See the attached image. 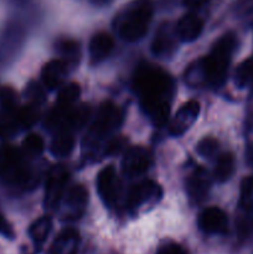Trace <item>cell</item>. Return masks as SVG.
<instances>
[{
  "mask_svg": "<svg viewBox=\"0 0 253 254\" xmlns=\"http://www.w3.org/2000/svg\"><path fill=\"white\" fill-rule=\"evenodd\" d=\"M163 195L160 186L151 180L141 181L130 189L128 193V206L130 210H138L150 201H158Z\"/></svg>",
  "mask_w": 253,
  "mask_h": 254,
  "instance_id": "5",
  "label": "cell"
},
{
  "mask_svg": "<svg viewBox=\"0 0 253 254\" xmlns=\"http://www.w3.org/2000/svg\"><path fill=\"white\" fill-rule=\"evenodd\" d=\"M236 35L233 32H227L213 44L210 54L203 57L207 82L212 86L220 87L226 81L228 64L236 49Z\"/></svg>",
  "mask_w": 253,
  "mask_h": 254,
  "instance_id": "3",
  "label": "cell"
},
{
  "mask_svg": "<svg viewBox=\"0 0 253 254\" xmlns=\"http://www.w3.org/2000/svg\"><path fill=\"white\" fill-rule=\"evenodd\" d=\"M0 103H1L4 111H6L7 113H12L17 103V96L14 89L7 86L1 87L0 88Z\"/></svg>",
  "mask_w": 253,
  "mask_h": 254,
  "instance_id": "28",
  "label": "cell"
},
{
  "mask_svg": "<svg viewBox=\"0 0 253 254\" xmlns=\"http://www.w3.org/2000/svg\"><path fill=\"white\" fill-rule=\"evenodd\" d=\"M241 205L246 208L253 206V176H247L241 183Z\"/></svg>",
  "mask_w": 253,
  "mask_h": 254,
  "instance_id": "27",
  "label": "cell"
},
{
  "mask_svg": "<svg viewBox=\"0 0 253 254\" xmlns=\"http://www.w3.org/2000/svg\"><path fill=\"white\" fill-rule=\"evenodd\" d=\"M0 235L6 238H14V230L10 226V223L5 220L4 216L0 215Z\"/></svg>",
  "mask_w": 253,
  "mask_h": 254,
  "instance_id": "33",
  "label": "cell"
},
{
  "mask_svg": "<svg viewBox=\"0 0 253 254\" xmlns=\"http://www.w3.org/2000/svg\"><path fill=\"white\" fill-rule=\"evenodd\" d=\"M150 165V155L148 150L141 146H135L126 151L123 158L122 168L128 176H139L145 173Z\"/></svg>",
  "mask_w": 253,
  "mask_h": 254,
  "instance_id": "9",
  "label": "cell"
},
{
  "mask_svg": "<svg viewBox=\"0 0 253 254\" xmlns=\"http://www.w3.org/2000/svg\"><path fill=\"white\" fill-rule=\"evenodd\" d=\"M89 117V107L82 104L76 109H69L68 118H67V126L73 128H82Z\"/></svg>",
  "mask_w": 253,
  "mask_h": 254,
  "instance_id": "24",
  "label": "cell"
},
{
  "mask_svg": "<svg viewBox=\"0 0 253 254\" xmlns=\"http://www.w3.org/2000/svg\"><path fill=\"white\" fill-rule=\"evenodd\" d=\"M198 113H200V104L196 101H189L179 108L176 112L175 117L171 121L169 131L174 136L183 135L185 131L191 128L193 123L197 119Z\"/></svg>",
  "mask_w": 253,
  "mask_h": 254,
  "instance_id": "6",
  "label": "cell"
},
{
  "mask_svg": "<svg viewBox=\"0 0 253 254\" xmlns=\"http://www.w3.org/2000/svg\"><path fill=\"white\" fill-rule=\"evenodd\" d=\"M122 112L112 102H103L97 112V118L92 127V134L94 136H103L116 130L122 123Z\"/></svg>",
  "mask_w": 253,
  "mask_h": 254,
  "instance_id": "4",
  "label": "cell"
},
{
  "mask_svg": "<svg viewBox=\"0 0 253 254\" xmlns=\"http://www.w3.org/2000/svg\"><path fill=\"white\" fill-rule=\"evenodd\" d=\"M57 49L61 52L62 56L67 59V64H68L69 61L76 62L79 56V45L76 41H72V40H63V41L59 42Z\"/></svg>",
  "mask_w": 253,
  "mask_h": 254,
  "instance_id": "26",
  "label": "cell"
},
{
  "mask_svg": "<svg viewBox=\"0 0 253 254\" xmlns=\"http://www.w3.org/2000/svg\"><path fill=\"white\" fill-rule=\"evenodd\" d=\"M40 117V106L30 102L27 106L17 112V123L24 128H30L37 122Z\"/></svg>",
  "mask_w": 253,
  "mask_h": 254,
  "instance_id": "23",
  "label": "cell"
},
{
  "mask_svg": "<svg viewBox=\"0 0 253 254\" xmlns=\"http://www.w3.org/2000/svg\"><path fill=\"white\" fill-rule=\"evenodd\" d=\"M253 77V59L242 62L236 71V83L240 87L246 86Z\"/></svg>",
  "mask_w": 253,
  "mask_h": 254,
  "instance_id": "29",
  "label": "cell"
},
{
  "mask_svg": "<svg viewBox=\"0 0 253 254\" xmlns=\"http://www.w3.org/2000/svg\"><path fill=\"white\" fill-rule=\"evenodd\" d=\"M210 189V181L207 175L203 171H197L193 174L188 181L189 195L195 201H201L208 192Z\"/></svg>",
  "mask_w": 253,
  "mask_h": 254,
  "instance_id": "18",
  "label": "cell"
},
{
  "mask_svg": "<svg viewBox=\"0 0 253 254\" xmlns=\"http://www.w3.org/2000/svg\"><path fill=\"white\" fill-rule=\"evenodd\" d=\"M185 81L190 86H200V84L207 82V73H206L203 59L198 60L192 66L189 67L188 72L185 73Z\"/></svg>",
  "mask_w": 253,
  "mask_h": 254,
  "instance_id": "21",
  "label": "cell"
},
{
  "mask_svg": "<svg viewBox=\"0 0 253 254\" xmlns=\"http://www.w3.org/2000/svg\"><path fill=\"white\" fill-rule=\"evenodd\" d=\"M26 96H27V98L30 99V102H31V103H36V104H39V106L45 101L44 92H42V89L40 88L39 84L35 83V82H31V83L27 86Z\"/></svg>",
  "mask_w": 253,
  "mask_h": 254,
  "instance_id": "31",
  "label": "cell"
},
{
  "mask_svg": "<svg viewBox=\"0 0 253 254\" xmlns=\"http://www.w3.org/2000/svg\"><path fill=\"white\" fill-rule=\"evenodd\" d=\"M88 201V193L87 190L82 185H74L67 191L66 205L69 208V216H73V218L79 217L83 213L86 203Z\"/></svg>",
  "mask_w": 253,
  "mask_h": 254,
  "instance_id": "16",
  "label": "cell"
},
{
  "mask_svg": "<svg viewBox=\"0 0 253 254\" xmlns=\"http://www.w3.org/2000/svg\"><path fill=\"white\" fill-rule=\"evenodd\" d=\"M68 73V64L63 60H51L47 62L41 71V78L45 87L55 89L63 83Z\"/></svg>",
  "mask_w": 253,
  "mask_h": 254,
  "instance_id": "11",
  "label": "cell"
},
{
  "mask_svg": "<svg viewBox=\"0 0 253 254\" xmlns=\"http://www.w3.org/2000/svg\"><path fill=\"white\" fill-rule=\"evenodd\" d=\"M67 181V174L63 170H57L56 174L50 178L46 188V197L45 205L49 208H55L59 205L62 195H63L64 184Z\"/></svg>",
  "mask_w": 253,
  "mask_h": 254,
  "instance_id": "15",
  "label": "cell"
},
{
  "mask_svg": "<svg viewBox=\"0 0 253 254\" xmlns=\"http://www.w3.org/2000/svg\"><path fill=\"white\" fill-rule=\"evenodd\" d=\"M114 49V40L107 32H98L93 35L89 41V57L92 64H99L111 55Z\"/></svg>",
  "mask_w": 253,
  "mask_h": 254,
  "instance_id": "14",
  "label": "cell"
},
{
  "mask_svg": "<svg viewBox=\"0 0 253 254\" xmlns=\"http://www.w3.org/2000/svg\"><path fill=\"white\" fill-rule=\"evenodd\" d=\"M176 29H171L170 24L165 22L159 27L158 32L151 44V51L156 56H168L175 50L176 46Z\"/></svg>",
  "mask_w": 253,
  "mask_h": 254,
  "instance_id": "10",
  "label": "cell"
},
{
  "mask_svg": "<svg viewBox=\"0 0 253 254\" xmlns=\"http://www.w3.org/2000/svg\"><path fill=\"white\" fill-rule=\"evenodd\" d=\"M247 155H248V161H250V163H253V145L248 148Z\"/></svg>",
  "mask_w": 253,
  "mask_h": 254,
  "instance_id": "36",
  "label": "cell"
},
{
  "mask_svg": "<svg viewBox=\"0 0 253 254\" xmlns=\"http://www.w3.org/2000/svg\"><path fill=\"white\" fill-rule=\"evenodd\" d=\"M79 247V235L73 228H66L59 233L46 254H77Z\"/></svg>",
  "mask_w": 253,
  "mask_h": 254,
  "instance_id": "12",
  "label": "cell"
},
{
  "mask_svg": "<svg viewBox=\"0 0 253 254\" xmlns=\"http://www.w3.org/2000/svg\"><path fill=\"white\" fill-rule=\"evenodd\" d=\"M79 94H81V87H79V84H66V86H63L60 89L59 97H57V106L69 108V107L78 99Z\"/></svg>",
  "mask_w": 253,
  "mask_h": 254,
  "instance_id": "22",
  "label": "cell"
},
{
  "mask_svg": "<svg viewBox=\"0 0 253 254\" xmlns=\"http://www.w3.org/2000/svg\"><path fill=\"white\" fill-rule=\"evenodd\" d=\"M176 34L184 42H192L201 35L203 29V22L197 15L186 14L176 24Z\"/></svg>",
  "mask_w": 253,
  "mask_h": 254,
  "instance_id": "13",
  "label": "cell"
},
{
  "mask_svg": "<svg viewBox=\"0 0 253 254\" xmlns=\"http://www.w3.org/2000/svg\"><path fill=\"white\" fill-rule=\"evenodd\" d=\"M22 149L31 156H37L44 151V139L39 134H29L22 141Z\"/></svg>",
  "mask_w": 253,
  "mask_h": 254,
  "instance_id": "25",
  "label": "cell"
},
{
  "mask_svg": "<svg viewBox=\"0 0 253 254\" xmlns=\"http://www.w3.org/2000/svg\"><path fill=\"white\" fill-rule=\"evenodd\" d=\"M196 150L203 158H211V156H213L217 153L218 141L215 138L206 136L202 140L198 141V144L196 145Z\"/></svg>",
  "mask_w": 253,
  "mask_h": 254,
  "instance_id": "30",
  "label": "cell"
},
{
  "mask_svg": "<svg viewBox=\"0 0 253 254\" xmlns=\"http://www.w3.org/2000/svg\"><path fill=\"white\" fill-rule=\"evenodd\" d=\"M153 12L151 0H133L117 15L114 27L124 41H139L148 31Z\"/></svg>",
  "mask_w": 253,
  "mask_h": 254,
  "instance_id": "2",
  "label": "cell"
},
{
  "mask_svg": "<svg viewBox=\"0 0 253 254\" xmlns=\"http://www.w3.org/2000/svg\"><path fill=\"white\" fill-rule=\"evenodd\" d=\"M173 87L170 76L154 64H141L134 76V89L140 97L144 111L161 102H169L165 98L171 96Z\"/></svg>",
  "mask_w": 253,
  "mask_h": 254,
  "instance_id": "1",
  "label": "cell"
},
{
  "mask_svg": "<svg viewBox=\"0 0 253 254\" xmlns=\"http://www.w3.org/2000/svg\"><path fill=\"white\" fill-rule=\"evenodd\" d=\"M198 228L207 235H221L227 231L228 220L226 213L218 207H208L200 213Z\"/></svg>",
  "mask_w": 253,
  "mask_h": 254,
  "instance_id": "8",
  "label": "cell"
},
{
  "mask_svg": "<svg viewBox=\"0 0 253 254\" xmlns=\"http://www.w3.org/2000/svg\"><path fill=\"white\" fill-rule=\"evenodd\" d=\"M97 191L107 206H113L118 196L119 181L113 166H107L97 176Z\"/></svg>",
  "mask_w": 253,
  "mask_h": 254,
  "instance_id": "7",
  "label": "cell"
},
{
  "mask_svg": "<svg viewBox=\"0 0 253 254\" xmlns=\"http://www.w3.org/2000/svg\"><path fill=\"white\" fill-rule=\"evenodd\" d=\"M235 171V156L232 153H223L216 161L215 179L218 183H226Z\"/></svg>",
  "mask_w": 253,
  "mask_h": 254,
  "instance_id": "20",
  "label": "cell"
},
{
  "mask_svg": "<svg viewBox=\"0 0 253 254\" xmlns=\"http://www.w3.org/2000/svg\"><path fill=\"white\" fill-rule=\"evenodd\" d=\"M74 148V138L68 130L63 129L57 133L50 145V151L55 156H67Z\"/></svg>",
  "mask_w": 253,
  "mask_h": 254,
  "instance_id": "19",
  "label": "cell"
},
{
  "mask_svg": "<svg viewBox=\"0 0 253 254\" xmlns=\"http://www.w3.org/2000/svg\"><path fill=\"white\" fill-rule=\"evenodd\" d=\"M156 254H186L184 248L176 243H166L163 247L159 248Z\"/></svg>",
  "mask_w": 253,
  "mask_h": 254,
  "instance_id": "32",
  "label": "cell"
},
{
  "mask_svg": "<svg viewBox=\"0 0 253 254\" xmlns=\"http://www.w3.org/2000/svg\"><path fill=\"white\" fill-rule=\"evenodd\" d=\"M208 0H183V4L186 7H190V9H195V7H200L202 5H205Z\"/></svg>",
  "mask_w": 253,
  "mask_h": 254,
  "instance_id": "34",
  "label": "cell"
},
{
  "mask_svg": "<svg viewBox=\"0 0 253 254\" xmlns=\"http://www.w3.org/2000/svg\"><path fill=\"white\" fill-rule=\"evenodd\" d=\"M51 228L52 220L49 216H44V217L39 218V220H36L30 226L29 236L32 240V242H34L36 250H40L44 246L45 241H46L50 232H51Z\"/></svg>",
  "mask_w": 253,
  "mask_h": 254,
  "instance_id": "17",
  "label": "cell"
},
{
  "mask_svg": "<svg viewBox=\"0 0 253 254\" xmlns=\"http://www.w3.org/2000/svg\"><path fill=\"white\" fill-rule=\"evenodd\" d=\"M91 1L93 2V4L99 5V6H101V5H106V4H108V2L111 1V0H91Z\"/></svg>",
  "mask_w": 253,
  "mask_h": 254,
  "instance_id": "35",
  "label": "cell"
}]
</instances>
